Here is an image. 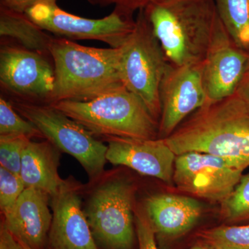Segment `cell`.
Listing matches in <instances>:
<instances>
[{"instance_id": "cell-1", "label": "cell", "mask_w": 249, "mask_h": 249, "mask_svg": "<svg viewBox=\"0 0 249 249\" xmlns=\"http://www.w3.org/2000/svg\"><path fill=\"white\" fill-rule=\"evenodd\" d=\"M163 139L176 155L204 152L242 170L249 167V112L235 93L206 103Z\"/></svg>"}, {"instance_id": "cell-2", "label": "cell", "mask_w": 249, "mask_h": 249, "mask_svg": "<svg viewBox=\"0 0 249 249\" xmlns=\"http://www.w3.org/2000/svg\"><path fill=\"white\" fill-rule=\"evenodd\" d=\"M142 10L170 64L202 63L219 22L214 0H160Z\"/></svg>"}, {"instance_id": "cell-3", "label": "cell", "mask_w": 249, "mask_h": 249, "mask_svg": "<svg viewBox=\"0 0 249 249\" xmlns=\"http://www.w3.org/2000/svg\"><path fill=\"white\" fill-rule=\"evenodd\" d=\"M55 85L49 103L88 101L124 87L120 48H95L63 37H52Z\"/></svg>"}, {"instance_id": "cell-4", "label": "cell", "mask_w": 249, "mask_h": 249, "mask_svg": "<svg viewBox=\"0 0 249 249\" xmlns=\"http://www.w3.org/2000/svg\"><path fill=\"white\" fill-rule=\"evenodd\" d=\"M50 105L82 124L95 137L158 139V121L140 98L124 86L91 101H63Z\"/></svg>"}, {"instance_id": "cell-5", "label": "cell", "mask_w": 249, "mask_h": 249, "mask_svg": "<svg viewBox=\"0 0 249 249\" xmlns=\"http://www.w3.org/2000/svg\"><path fill=\"white\" fill-rule=\"evenodd\" d=\"M119 48L124 86L140 98L159 123L160 87L170 63L144 10L139 11L133 30Z\"/></svg>"}, {"instance_id": "cell-6", "label": "cell", "mask_w": 249, "mask_h": 249, "mask_svg": "<svg viewBox=\"0 0 249 249\" xmlns=\"http://www.w3.org/2000/svg\"><path fill=\"white\" fill-rule=\"evenodd\" d=\"M12 104L21 116L35 124L44 138L60 151L74 157L91 182L102 177L107 146L82 124L47 103L17 99Z\"/></svg>"}, {"instance_id": "cell-7", "label": "cell", "mask_w": 249, "mask_h": 249, "mask_svg": "<svg viewBox=\"0 0 249 249\" xmlns=\"http://www.w3.org/2000/svg\"><path fill=\"white\" fill-rule=\"evenodd\" d=\"M135 191L130 181L112 178L90 196L85 216L94 238L109 249H129L133 244Z\"/></svg>"}, {"instance_id": "cell-8", "label": "cell", "mask_w": 249, "mask_h": 249, "mask_svg": "<svg viewBox=\"0 0 249 249\" xmlns=\"http://www.w3.org/2000/svg\"><path fill=\"white\" fill-rule=\"evenodd\" d=\"M26 15L39 27L70 40H96L119 48L133 30L135 19L113 11L101 19L80 17L59 7L57 0H42Z\"/></svg>"}, {"instance_id": "cell-9", "label": "cell", "mask_w": 249, "mask_h": 249, "mask_svg": "<svg viewBox=\"0 0 249 249\" xmlns=\"http://www.w3.org/2000/svg\"><path fill=\"white\" fill-rule=\"evenodd\" d=\"M243 172L220 157L188 152L176 156L173 183L183 193L221 204L234 191Z\"/></svg>"}, {"instance_id": "cell-10", "label": "cell", "mask_w": 249, "mask_h": 249, "mask_svg": "<svg viewBox=\"0 0 249 249\" xmlns=\"http://www.w3.org/2000/svg\"><path fill=\"white\" fill-rule=\"evenodd\" d=\"M0 83L18 99L49 103L55 85L54 67L42 54L4 46L0 50Z\"/></svg>"}, {"instance_id": "cell-11", "label": "cell", "mask_w": 249, "mask_h": 249, "mask_svg": "<svg viewBox=\"0 0 249 249\" xmlns=\"http://www.w3.org/2000/svg\"><path fill=\"white\" fill-rule=\"evenodd\" d=\"M160 100L158 139H163L206 104L201 63L182 66L170 64L160 84Z\"/></svg>"}, {"instance_id": "cell-12", "label": "cell", "mask_w": 249, "mask_h": 249, "mask_svg": "<svg viewBox=\"0 0 249 249\" xmlns=\"http://www.w3.org/2000/svg\"><path fill=\"white\" fill-rule=\"evenodd\" d=\"M249 60V53L239 47L220 19L201 63L206 103L235 94Z\"/></svg>"}, {"instance_id": "cell-13", "label": "cell", "mask_w": 249, "mask_h": 249, "mask_svg": "<svg viewBox=\"0 0 249 249\" xmlns=\"http://www.w3.org/2000/svg\"><path fill=\"white\" fill-rule=\"evenodd\" d=\"M80 183L66 182L52 199L53 219L49 233L51 249H98L82 210Z\"/></svg>"}, {"instance_id": "cell-14", "label": "cell", "mask_w": 249, "mask_h": 249, "mask_svg": "<svg viewBox=\"0 0 249 249\" xmlns=\"http://www.w3.org/2000/svg\"><path fill=\"white\" fill-rule=\"evenodd\" d=\"M106 159L114 165H124L141 175L173 184L176 155L164 139H107Z\"/></svg>"}, {"instance_id": "cell-15", "label": "cell", "mask_w": 249, "mask_h": 249, "mask_svg": "<svg viewBox=\"0 0 249 249\" xmlns=\"http://www.w3.org/2000/svg\"><path fill=\"white\" fill-rule=\"evenodd\" d=\"M51 196L35 188H25L2 222L19 242L32 249H42L52 227Z\"/></svg>"}, {"instance_id": "cell-16", "label": "cell", "mask_w": 249, "mask_h": 249, "mask_svg": "<svg viewBox=\"0 0 249 249\" xmlns=\"http://www.w3.org/2000/svg\"><path fill=\"white\" fill-rule=\"evenodd\" d=\"M144 210L156 234L176 238L191 231L200 219L202 206L194 198L157 193L147 198Z\"/></svg>"}, {"instance_id": "cell-17", "label": "cell", "mask_w": 249, "mask_h": 249, "mask_svg": "<svg viewBox=\"0 0 249 249\" xmlns=\"http://www.w3.org/2000/svg\"><path fill=\"white\" fill-rule=\"evenodd\" d=\"M60 150L49 141H31L22 154L19 176L25 188H35L52 197L66 182L58 173Z\"/></svg>"}, {"instance_id": "cell-18", "label": "cell", "mask_w": 249, "mask_h": 249, "mask_svg": "<svg viewBox=\"0 0 249 249\" xmlns=\"http://www.w3.org/2000/svg\"><path fill=\"white\" fill-rule=\"evenodd\" d=\"M0 36L14 39L23 48L46 55L52 36L39 27L26 14L0 6Z\"/></svg>"}, {"instance_id": "cell-19", "label": "cell", "mask_w": 249, "mask_h": 249, "mask_svg": "<svg viewBox=\"0 0 249 249\" xmlns=\"http://www.w3.org/2000/svg\"><path fill=\"white\" fill-rule=\"evenodd\" d=\"M218 16L235 43L249 53V0H214Z\"/></svg>"}, {"instance_id": "cell-20", "label": "cell", "mask_w": 249, "mask_h": 249, "mask_svg": "<svg viewBox=\"0 0 249 249\" xmlns=\"http://www.w3.org/2000/svg\"><path fill=\"white\" fill-rule=\"evenodd\" d=\"M196 235L213 249H249V224L203 229Z\"/></svg>"}, {"instance_id": "cell-21", "label": "cell", "mask_w": 249, "mask_h": 249, "mask_svg": "<svg viewBox=\"0 0 249 249\" xmlns=\"http://www.w3.org/2000/svg\"><path fill=\"white\" fill-rule=\"evenodd\" d=\"M220 204L221 219L227 225L249 224V174L242 175L231 196Z\"/></svg>"}, {"instance_id": "cell-22", "label": "cell", "mask_w": 249, "mask_h": 249, "mask_svg": "<svg viewBox=\"0 0 249 249\" xmlns=\"http://www.w3.org/2000/svg\"><path fill=\"white\" fill-rule=\"evenodd\" d=\"M0 136H24L29 139L44 138L37 127L24 119L12 103L0 98Z\"/></svg>"}, {"instance_id": "cell-23", "label": "cell", "mask_w": 249, "mask_h": 249, "mask_svg": "<svg viewBox=\"0 0 249 249\" xmlns=\"http://www.w3.org/2000/svg\"><path fill=\"white\" fill-rule=\"evenodd\" d=\"M31 141L24 136H0V167L19 175L23 152Z\"/></svg>"}, {"instance_id": "cell-24", "label": "cell", "mask_w": 249, "mask_h": 249, "mask_svg": "<svg viewBox=\"0 0 249 249\" xmlns=\"http://www.w3.org/2000/svg\"><path fill=\"white\" fill-rule=\"evenodd\" d=\"M25 189L19 175L0 167V209L1 214L9 212Z\"/></svg>"}, {"instance_id": "cell-25", "label": "cell", "mask_w": 249, "mask_h": 249, "mask_svg": "<svg viewBox=\"0 0 249 249\" xmlns=\"http://www.w3.org/2000/svg\"><path fill=\"white\" fill-rule=\"evenodd\" d=\"M134 221L139 249H159L155 240L156 232L145 210L134 212Z\"/></svg>"}, {"instance_id": "cell-26", "label": "cell", "mask_w": 249, "mask_h": 249, "mask_svg": "<svg viewBox=\"0 0 249 249\" xmlns=\"http://www.w3.org/2000/svg\"><path fill=\"white\" fill-rule=\"evenodd\" d=\"M90 4L101 6H114V11L132 18L136 11L146 9L160 0H88Z\"/></svg>"}, {"instance_id": "cell-27", "label": "cell", "mask_w": 249, "mask_h": 249, "mask_svg": "<svg viewBox=\"0 0 249 249\" xmlns=\"http://www.w3.org/2000/svg\"><path fill=\"white\" fill-rule=\"evenodd\" d=\"M42 0H0V6L15 12L26 14Z\"/></svg>"}, {"instance_id": "cell-28", "label": "cell", "mask_w": 249, "mask_h": 249, "mask_svg": "<svg viewBox=\"0 0 249 249\" xmlns=\"http://www.w3.org/2000/svg\"><path fill=\"white\" fill-rule=\"evenodd\" d=\"M0 249H24V246L1 222L0 227Z\"/></svg>"}, {"instance_id": "cell-29", "label": "cell", "mask_w": 249, "mask_h": 249, "mask_svg": "<svg viewBox=\"0 0 249 249\" xmlns=\"http://www.w3.org/2000/svg\"><path fill=\"white\" fill-rule=\"evenodd\" d=\"M235 94L242 100L249 112V60Z\"/></svg>"}, {"instance_id": "cell-30", "label": "cell", "mask_w": 249, "mask_h": 249, "mask_svg": "<svg viewBox=\"0 0 249 249\" xmlns=\"http://www.w3.org/2000/svg\"><path fill=\"white\" fill-rule=\"evenodd\" d=\"M190 249H213L211 246L208 245L207 244L204 243V242H199V243L196 245L193 246Z\"/></svg>"}, {"instance_id": "cell-31", "label": "cell", "mask_w": 249, "mask_h": 249, "mask_svg": "<svg viewBox=\"0 0 249 249\" xmlns=\"http://www.w3.org/2000/svg\"><path fill=\"white\" fill-rule=\"evenodd\" d=\"M21 243H22L23 246H24V249H32L30 248V247H28V246L24 245V244L22 243V242H21Z\"/></svg>"}]
</instances>
